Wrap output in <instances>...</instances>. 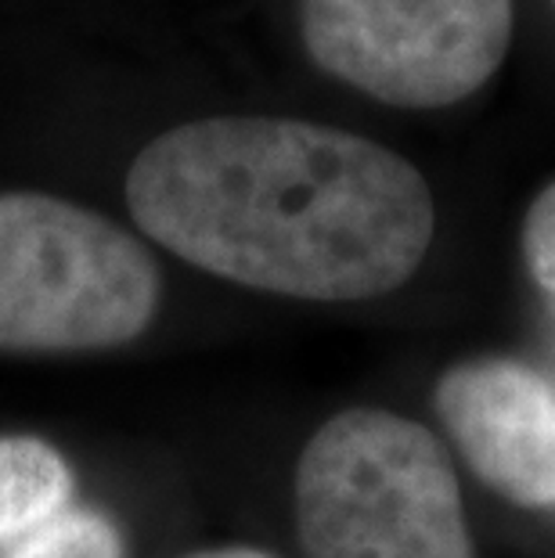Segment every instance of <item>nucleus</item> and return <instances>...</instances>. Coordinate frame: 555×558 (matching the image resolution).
Segmentation results:
<instances>
[{"mask_svg":"<svg viewBox=\"0 0 555 558\" xmlns=\"http://www.w3.org/2000/svg\"><path fill=\"white\" fill-rule=\"evenodd\" d=\"M11 558H123V548L101 515L69 512L33 530Z\"/></svg>","mask_w":555,"mask_h":558,"instance_id":"nucleus-7","label":"nucleus"},{"mask_svg":"<svg viewBox=\"0 0 555 558\" xmlns=\"http://www.w3.org/2000/svg\"><path fill=\"white\" fill-rule=\"evenodd\" d=\"M156 303V259L112 220L37 192L0 195L4 350L123 347Z\"/></svg>","mask_w":555,"mask_h":558,"instance_id":"nucleus-3","label":"nucleus"},{"mask_svg":"<svg viewBox=\"0 0 555 558\" xmlns=\"http://www.w3.org/2000/svg\"><path fill=\"white\" fill-rule=\"evenodd\" d=\"M523 259L541 292L555 303V181L541 187L523 220Z\"/></svg>","mask_w":555,"mask_h":558,"instance_id":"nucleus-8","label":"nucleus"},{"mask_svg":"<svg viewBox=\"0 0 555 558\" xmlns=\"http://www.w3.org/2000/svg\"><path fill=\"white\" fill-rule=\"evenodd\" d=\"M552 4H555V0H552Z\"/></svg>","mask_w":555,"mask_h":558,"instance_id":"nucleus-10","label":"nucleus"},{"mask_svg":"<svg viewBox=\"0 0 555 558\" xmlns=\"http://www.w3.org/2000/svg\"><path fill=\"white\" fill-rule=\"evenodd\" d=\"M512 0H303V44L328 76L397 109H444L505 62Z\"/></svg>","mask_w":555,"mask_h":558,"instance_id":"nucleus-4","label":"nucleus"},{"mask_svg":"<svg viewBox=\"0 0 555 558\" xmlns=\"http://www.w3.org/2000/svg\"><path fill=\"white\" fill-rule=\"evenodd\" d=\"M192 558H270V555L256 548H214V551H198Z\"/></svg>","mask_w":555,"mask_h":558,"instance_id":"nucleus-9","label":"nucleus"},{"mask_svg":"<svg viewBox=\"0 0 555 558\" xmlns=\"http://www.w3.org/2000/svg\"><path fill=\"white\" fill-rule=\"evenodd\" d=\"M297 530L311 558H476L444 444L375 408L336 414L303 447Z\"/></svg>","mask_w":555,"mask_h":558,"instance_id":"nucleus-2","label":"nucleus"},{"mask_svg":"<svg viewBox=\"0 0 555 558\" xmlns=\"http://www.w3.org/2000/svg\"><path fill=\"white\" fill-rule=\"evenodd\" d=\"M433 403L491 490L555 512V386L545 375L505 357L462 361L441 375Z\"/></svg>","mask_w":555,"mask_h":558,"instance_id":"nucleus-5","label":"nucleus"},{"mask_svg":"<svg viewBox=\"0 0 555 558\" xmlns=\"http://www.w3.org/2000/svg\"><path fill=\"white\" fill-rule=\"evenodd\" d=\"M126 206L148 239L198 270L317 303L400 289L436 231L430 184L405 156L267 116L159 134L130 166Z\"/></svg>","mask_w":555,"mask_h":558,"instance_id":"nucleus-1","label":"nucleus"},{"mask_svg":"<svg viewBox=\"0 0 555 558\" xmlns=\"http://www.w3.org/2000/svg\"><path fill=\"white\" fill-rule=\"evenodd\" d=\"M73 476L55 447L37 436H0V537L44 526L62 512Z\"/></svg>","mask_w":555,"mask_h":558,"instance_id":"nucleus-6","label":"nucleus"}]
</instances>
